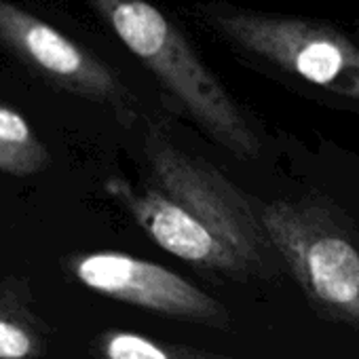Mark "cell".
Listing matches in <instances>:
<instances>
[{
  "label": "cell",
  "mask_w": 359,
  "mask_h": 359,
  "mask_svg": "<svg viewBox=\"0 0 359 359\" xmlns=\"http://www.w3.org/2000/svg\"><path fill=\"white\" fill-rule=\"evenodd\" d=\"M72 275L91 292L167 317L229 325L224 304L173 271L123 252H91L70 260Z\"/></svg>",
  "instance_id": "obj_5"
},
{
  "label": "cell",
  "mask_w": 359,
  "mask_h": 359,
  "mask_svg": "<svg viewBox=\"0 0 359 359\" xmlns=\"http://www.w3.org/2000/svg\"><path fill=\"white\" fill-rule=\"evenodd\" d=\"M49 165V150L15 108L0 104V173L28 177Z\"/></svg>",
  "instance_id": "obj_7"
},
{
  "label": "cell",
  "mask_w": 359,
  "mask_h": 359,
  "mask_svg": "<svg viewBox=\"0 0 359 359\" xmlns=\"http://www.w3.org/2000/svg\"><path fill=\"white\" fill-rule=\"evenodd\" d=\"M142 184L110 177L106 193L167 254L231 277L269 273L273 252L260 216L212 163L182 150L158 129L146 140Z\"/></svg>",
  "instance_id": "obj_1"
},
{
  "label": "cell",
  "mask_w": 359,
  "mask_h": 359,
  "mask_svg": "<svg viewBox=\"0 0 359 359\" xmlns=\"http://www.w3.org/2000/svg\"><path fill=\"white\" fill-rule=\"evenodd\" d=\"M89 3L214 142L239 158L258 156L260 142L241 108L158 9L146 0Z\"/></svg>",
  "instance_id": "obj_2"
},
{
  "label": "cell",
  "mask_w": 359,
  "mask_h": 359,
  "mask_svg": "<svg viewBox=\"0 0 359 359\" xmlns=\"http://www.w3.org/2000/svg\"><path fill=\"white\" fill-rule=\"evenodd\" d=\"M0 47L60 89L121 110L127 106L123 85L97 57L9 0H0Z\"/></svg>",
  "instance_id": "obj_6"
},
{
  "label": "cell",
  "mask_w": 359,
  "mask_h": 359,
  "mask_svg": "<svg viewBox=\"0 0 359 359\" xmlns=\"http://www.w3.org/2000/svg\"><path fill=\"white\" fill-rule=\"evenodd\" d=\"M210 18L220 32L254 55L359 102V49L338 32L311 22L233 9L212 11Z\"/></svg>",
  "instance_id": "obj_4"
},
{
  "label": "cell",
  "mask_w": 359,
  "mask_h": 359,
  "mask_svg": "<svg viewBox=\"0 0 359 359\" xmlns=\"http://www.w3.org/2000/svg\"><path fill=\"white\" fill-rule=\"evenodd\" d=\"M102 359H201L205 355H195L180 346H169L152 340L144 334L127 330H110L97 340Z\"/></svg>",
  "instance_id": "obj_9"
},
{
  "label": "cell",
  "mask_w": 359,
  "mask_h": 359,
  "mask_svg": "<svg viewBox=\"0 0 359 359\" xmlns=\"http://www.w3.org/2000/svg\"><path fill=\"white\" fill-rule=\"evenodd\" d=\"M45 351L41 321L9 290H0V359H39Z\"/></svg>",
  "instance_id": "obj_8"
},
{
  "label": "cell",
  "mask_w": 359,
  "mask_h": 359,
  "mask_svg": "<svg viewBox=\"0 0 359 359\" xmlns=\"http://www.w3.org/2000/svg\"><path fill=\"white\" fill-rule=\"evenodd\" d=\"M273 252L309 302L338 323L359 327V239L323 201H275L260 210Z\"/></svg>",
  "instance_id": "obj_3"
}]
</instances>
